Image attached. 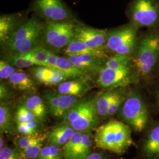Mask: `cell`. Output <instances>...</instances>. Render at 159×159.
Returning <instances> with one entry per match:
<instances>
[{
    "instance_id": "cell-1",
    "label": "cell",
    "mask_w": 159,
    "mask_h": 159,
    "mask_svg": "<svg viewBox=\"0 0 159 159\" xmlns=\"http://www.w3.org/2000/svg\"><path fill=\"white\" fill-rule=\"evenodd\" d=\"M96 148L121 156L134 145L130 126L119 120H110L97 128L94 136Z\"/></svg>"
},
{
    "instance_id": "cell-2",
    "label": "cell",
    "mask_w": 159,
    "mask_h": 159,
    "mask_svg": "<svg viewBox=\"0 0 159 159\" xmlns=\"http://www.w3.org/2000/svg\"><path fill=\"white\" fill-rule=\"evenodd\" d=\"M43 30L42 23L32 17L12 33L4 47L11 54H25L37 47Z\"/></svg>"
},
{
    "instance_id": "cell-3",
    "label": "cell",
    "mask_w": 159,
    "mask_h": 159,
    "mask_svg": "<svg viewBox=\"0 0 159 159\" xmlns=\"http://www.w3.org/2000/svg\"><path fill=\"white\" fill-rule=\"evenodd\" d=\"M118 113L122 121L137 132H142L148 125V108L142 97L137 91L127 95Z\"/></svg>"
},
{
    "instance_id": "cell-4",
    "label": "cell",
    "mask_w": 159,
    "mask_h": 159,
    "mask_svg": "<svg viewBox=\"0 0 159 159\" xmlns=\"http://www.w3.org/2000/svg\"><path fill=\"white\" fill-rule=\"evenodd\" d=\"M159 60V34L151 33L140 41L133 63L137 73L146 77L152 73Z\"/></svg>"
},
{
    "instance_id": "cell-5",
    "label": "cell",
    "mask_w": 159,
    "mask_h": 159,
    "mask_svg": "<svg viewBox=\"0 0 159 159\" xmlns=\"http://www.w3.org/2000/svg\"><path fill=\"white\" fill-rule=\"evenodd\" d=\"M134 27H152L159 24V0H134L130 8Z\"/></svg>"
},
{
    "instance_id": "cell-6",
    "label": "cell",
    "mask_w": 159,
    "mask_h": 159,
    "mask_svg": "<svg viewBox=\"0 0 159 159\" xmlns=\"http://www.w3.org/2000/svg\"><path fill=\"white\" fill-rule=\"evenodd\" d=\"M73 24L67 23H50L44 31L46 44L54 49L59 50L66 47L74 39V28Z\"/></svg>"
},
{
    "instance_id": "cell-7",
    "label": "cell",
    "mask_w": 159,
    "mask_h": 159,
    "mask_svg": "<svg viewBox=\"0 0 159 159\" xmlns=\"http://www.w3.org/2000/svg\"><path fill=\"white\" fill-rule=\"evenodd\" d=\"M136 81V77L130 67L113 69L104 67L99 73L98 84L110 90L127 86Z\"/></svg>"
},
{
    "instance_id": "cell-8",
    "label": "cell",
    "mask_w": 159,
    "mask_h": 159,
    "mask_svg": "<svg viewBox=\"0 0 159 159\" xmlns=\"http://www.w3.org/2000/svg\"><path fill=\"white\" fill-rule=\"evenodd\" d=\"M34 7L40 16L51 23L63 21L70 14L61 0H35Z\"/></svg>"
},
{
    "instance_id": "cell-9",
    "label": "cell",
    "mask_w": 159,
    "mask_h": 159,
    "mask_svg": "<svg viewBox=\"0 0 159 159\" xmlns=\"http://www.w3.org/2000/svg\"><path fill=\"white\" fill-rule=\"evenodd\" d=\"M108 34L104 30L92 29L85 27H75L74 30V39L84 43L89 47L104 51Z\"/></svg>"
},
{
    "instance_id": "cell-10",
    "label": "cell",
    "mask_w": 159,
    "mask_h": 159,
    "mask_svg": "<svg viewBox=\"0 0 159 159\" xmlns=\"http://www.w3.org/2000/svg\"><path fill=\"white\" fill-rule=\"evenodd\" d=\"M137 159H159V124L148 132L138 146Z\"/></svg>"
},
{
    "instance_id": "cell-11",
    "label": "cell",
    "mask_w": 159,
    "mask_h": 159,
    "mask_svg": "<svg viewBox=\"0 0 159 159\" xmlns=\"http://www.w3.org/2000/svg\"><path fill=\"white\" fill-rule=\"evenodd\" d=\"M136 39L135 27L125 26L108 34L106 49L114 52L129 41Z\"/></svg>"
},
{
    "instance_id": "cell-12",
    "label": "cell",
    "mask_w": 159,
    "mask_h": 159,
    "mask_svg": "<svg viewBox=\"0 0 159 159\" xmlns=\"http://www.w3.org/2000/svg\"><path fill=\"white\" fill-rule=\"evenodd\" d=\"M99 117L94 99V102L90 108L70 125L75 131L80 132L91 131L94 129L98 124Z\"/></svg>"
},
{
    "instance_id": "cell-13",
    "label": "cell",
    "mask_w": 159,
    "mask_h": 159,
    "mask_svg": "<svg viewBox=\"0 0 159 159\" xmlns=\"http://www.w3.org/2000/svg\"><path fill=\"white\" fill-rule=\"evenodd\" d=\"M74 132V129L71 125L63 123L49 131L47 134V139L49 144L63 148Z\"/></svg>"
},
{
    "instance_id": "cell-14",
    "label": "cell",
    "mask_w": 159,
    "mask_h": 159,
    "mask_svg": "<svg viewBox=\"0 0 159 159\" xmlns=\"http://www.w3.org/2000/svg\"><path fill=\"white\" fill-rule=\"evenodd\" d=\"M67 58L77 68L85 73L89 71L93 72L97 71H98L100 73L102 68V59L94 56L89 54L73 56H68Z\"/></svg>"
},
{
    "instance_id": "cell-15",
    "label": "cell",
    "mask_w": 159,
    "mask_h": 159,
    "mask_svg": "<svg viewBox=\"0 0 159 159\" xmlns=\"http://www.w3.org/2000/svg\"><path fill=\"white\" fill-rule=\"evenodd\" d=\"M64 52L68 56L89 54L102 59L106 58L107 56L105 51L97 50L91 48L85 45L82 41L75 39L71 40L68 43V45L65 47Z\"/></svg>"
},
{
    "instance_id": "cell-16",
    "label": "cell",
    "mask_w": 159,
    "mask_h": 159,
    "mask_svg": "<svg viewBox=\"0 0 159 159\" xmlns=\"http://www.w3.org/2000/svg\"><path fill=\"white\" fill-rule=\"evenodd\" d=\"M25 107L34 114L40 122L46 120L47 115V107L43 99L38 95H31L27 97L24 104Z\"/></svg>"
},
{
    "instance_id": "cell-17",
    "label": "cell",
    "mask_w": 159,
    "mask_h": 159,
    "mask_svg": "<svg viewBox=\"0 0 159 159\" xmlns=\"http://www.w3.org/2000/svg\"><path fill=\"white\" fill-rule=\"evenodd\" d=\"M11 85L16 89L21 91H35L37 84L26 73L20 71H16L8 79Z\"/></svg>"
},
{
    "instance_id": "cell-18",
    "label": "cell",
    "mask_w": 159,
    "mask_h": 159,
    "mask_svg": "<svg viewBox=\"0 0 159 159\" xmlns=\"http://www.w3.org/2000/svg\"><path fill=\"white\" fill-rule=\"evenodd\" d=\"M56 68L61 71L67 79L84 80L87 78L85 73L77 68L66 58L58 56Z\"/></svg>"
},
{
    "instance_id": "cell-19",
    "label": "cell",
    "mask_w": 159,
    "mask_h": 159,
    "mask_svg": "<svg viewBox=\"0 0 159 159\" xmlns=\"http://www.w3.org/2000/svg\"><path fill=\"white\" fill-rule=\"evenodd\" d=\"M94 136L91 131L83 132L82 138L74 150L71 159H85L93 152Z\"/></svg>"
},
{
    "instance_id": "cell-20",
    "label": "cell",
    "mask_w": 159,
    "mask_h": 159,
    "mask_svg": "<svg viewBox=\"0 0 159 159\" xmlns=\"http://www.w3.org/2000/svg\"><path fill=\"white\" fill-rule=\"evenodd\" d=\"M83 80L64 81L58 84L57 92L63 95L79 96L88 90V85Z\"/></svg>"
},
{
    "instance_id": "cell-21",
    "label": "cell",
    "mask_w": 159,
    "mask_h": 159,
    "mask_svg": "<svg viewBox=\"0 0 159 159\" xmlns=\"http://www.w3.org/2000/svg\"><path fill=\"white\" fill-rule=\"evenodd\" d=\"M94 101V99H80L79 101L77 102L73 107L70 108L63 116V123L70 125L72 122L77 119L83 114L90 108Z\"/></svg>"
},
{
    "instance_id": "cell-22",
    "label": "cell",
    "mask_w": 159,
    "mask_h": 159,
    "mask_svg": "<svg viewBox=\"0 0 159 159\" xmlns=\"http://www.w3.org/2000/svg\"><path fill=\"white\" fill-rule=\"evenodd\" d=\"M119 90H109L95 98L97 111L100 117H107L108 108Z\"/></svg>"
},
{
    "instance_id": "cell-23",
    "label": "cell",
    "mask_w": 159,
    "mask_h": 159,
    "mask_svg": "<svg viewBox=\"0 0 159 159\" xmlns=\"http://www.w3.org/2000/svg\"><path fill=\"white\" fill-rule=\"evenodd\" d=\"M0 131L1 133L8 134L15 131L11 108L4 102H1L0 105Z\"/></svg>"
},
{
    "instance_id": "cell-24",
    "label": "cell",
    "mask_w": 159,
    "mask_h": 159,
    "mask_svg": "<svg viewBox=\"0 0 159 159\" xmlns=\"http://www.w3.org/2000/svg\"><path fill=\"white\" fill-rule=\"evenodd\" d=\"M46 139L47 134L37 133L31 135L17 137L14 140V143L17 148L23 150L35 144L43 143Z\"/></svg>"
},
{
    "instance_id": "cell-25",
    "label": "cell",
    "mask_w": 159,
    "mask_h": 159,
    "mask_svg": "<svg viewBox=\"0 0 159 159\" xmlns=\"http://www.w3.org/2000/svg\"><path fill=\"white\" fill-rule=\"evenodd\" d=\"M50 51L42 47H36L25 54H18L20 56L34 62L35 66L47 67V60Z\"/></svg>"
},
{
    "instance_id": "cell-26",
    "label": "cell",
    "mask_w": 159,
    "mask_h": 159,
    "mask_svg": "<svg viewBox=\"0 0 159 159\" xmlns=\"http://www.w3.org/2000/svg\"><path fill=\"white\" fill-rule=\"evenodd\" d=\"M15 20L12 16H4L0 18V41L3 44L14 31Z\"/></svg>"
},
{
    "instance_id": "cell-27",
    "label": "cell",
    "mask_w": 159,
    "mask_h": 159,
    "mask_svg": "<svg viewBox=\"0 0 159 159\" xmlns=\"http://www.w3.org/2000/svg\"><path fill=\"white\" fill-rule=\"evenodd\" d=\"M58 110L57 117L63 118L68 110L80 100L79 96L71 95H63L58 93Z\"/></svg>"
},
{
    "instance_id": "cell-28",
    "label": "cell",
    "mask_w": 159,
    "mask_h": 159,
    "mask_svg": "<svg viewBox=\"0 0 159 159\" xmlns=\"http://www.w3.org/2000/svg\"><path fill=\"white\" fill-rule=\"evenodd\" d=\"M83 132L75 131L73 135L63 148L64 159H71L74 150L82 138Z\"/></svg>"
},
{
    "instance_id": "cell-29",
    "label": "cell",
    "mask_w": 159,
    "mask_h": 159,
    "mask_svg": "<svg viewBox=\"0 0 159 159\" xmlns=\"http://www.w3.org/2000/svg\"><path fill=\"white\" fill-rule=\"evenodd\" d=\"M37 159H64L63 148L49 144L43 148Z\"/></svg>"
},
{
    "instance_id": "cell-30",
    "label": "cell",
    "mask_w": 159,
    "mask_h": 159,
    "mask_svg": "<svg viewBox=\"0 0 159 159\" xmlns=\"http://www.w3.org/2000/svg\"><path fill=\"white\" fill-rule=\"evenodd\" d=\"M44 99L48 111L52 116L57 117L58 110V92L47 90L44 93Z\"/></svg>"
},
{
    "instance_id": "cell-31",
    "label": "cell",
    "mask_w": 159,
    "mask_h": 159,
    "mask_svg": "<svg viewBox=\"0 0 159 159\" xmlns=\"http://www.w3.org/2000/svg\"><path fill=\"white\" fill-rule=\"evenodd\" d=\"M131 58L127 56L115 54L106 63V67L113 69L129 67Z\"/></svg>"
},
{
    "instance_id": "cell-32",
    "label": "cell",
    "mask_w": 159,
    "mask_h": 159,
    "mask_svg": "<svg viewBox=\"0 0 159 159\" xmlns=\"http://www.w3.org/2000/svg\"><path fill=\"white\" fill-rule=\"evenodd\" d=\"M38 120L34 114L30 111L24 105L20 106L17 108L14 116L16 123H25L31 121ZM39 121V120H38Z\"/></svg>"
},
{
    "instance_id": "cell-33",
    "label": "cell",
    "mask_w": 159,
    "mask_h": 159,
    "mask_svg": "<svg viewBox=\"0 0 159 159\" xmlns=\"http://www.w3.org/2000/svg\"><path fill=\"white\" fill-rule=\"evenodd\" d=\"M51 70V68L47 67L36 66V67L31 68L30 71L34 79L46 84V82L50 77Z\"/></svg>"
},
{
    "instance_id": "cell-34",
    "label": "cell",
    "mask_w": 159,
    "mask_h": 159,
    "mask_svg": "<svg viewBox=\"0 0 159 159\" xmlns=\"http://www.w3.org/2000/svg\"><path fill=\"white\" fill-rule=\"evenodd\" d=\"M7 61L12 66H15L17 68H27L35 66L32 61L21 57L18 54H10V55L7 57Z\"/></svg>"
},
{
    "instance_id": "cell-35",
    "label": "cell",
    "mask_w": 159,
    "mask_h": 159,
    "mask_svg": "<svg viewBox=\"0 0 159 159\" xmlns=\"http://www.w3.org/2000/svg\"><path fill=\"white\" fill-rule=\"evenodd\" d=\"M0 159H24L21 150L15 147L5 146L0 150Z\"/></svg>"
},
{
    "instance_id": "cell-36",
    "label": "cell",
    "mask_w": 159,
    "mask_h": 159,
    "mask_svg": "<svg viewBox=\"0 0 159 159\" xmlns=\"http://www.w3.org/2000/svg\"><path fill=\"white\" fill-rule=\"evenodd\" d=\"M127 95L119 90L116 96L114 98L113 102L110 105L108 108L107 117H111L117 113L123 103L125 101Z\"/></svg>"
},
{
    "instance_id": "cell-37",
    "label": "cell",
    "mask_w": 159,
    "mask_h": 159,
    "mask_svg": "<svg viewBox=\"0 0 159 159\" xmlns=\"http://www.w3.org/2000/svg\"><path fill=\"white\" fill-rule=\"evenodd\" d=\"M43 143L31 146L25 149L21 150L24 159H37L43 148Z\"/></svg>"
},
{
    "instance_id": "cell-38",
    "label": "cell",
    "mask_w": 159,
    "mask_h": 159,
    "mask_svg": "<svg viewBox=\"0 0 159 159\" xmlns=\"http://www.w3.org/2000/svg\"><path fill=\"white\" fill-rule=\"evenodd\" d=\"M50 77L46 82V85H52L60 84L66 81L67 78L63 73L57 68H51Z\"/></svg>"
},
{
    "instance_id": "cell-39",
    "label": "cell",
    "mask_w": 159,
    "mask_h": 159,
    "mask_svg": "<svg viewBox=\"0 0 159 159\" xmlns=\"http://www.w3.org/2000/svg\"><path fill=\"white\" fill-rule=\"evenodd\" d=\"M16 71L15 68L7 61L3 60L0 61V78L1 80L8 79Z\"/></svg>"
},
{
    "instance_id": "cell-40",
    "label": "cell",
    "mask_w": 159,
    "mask_h": 159,
    "mask_svg": "<svg viewBox=\"0 0 159 159\" xmlns=\"http://www.w3.org/2000/svg\"><path fill=\"white\" fill-rule=\"evenodd\" d=\"M136 39L129 41L126 43L125 44L119 47L116 51L114 52L115 54H120V55H125L129 56L134 50V48L136 46Z\"/></svg>"
},
{
    "instance_id": "cell-41",
    "label": "cell",
    "mask_w": 159,
    "mask_h": 159,
    "mask_svg": "<svg viewBox=\"0 0 159 159\" xmlns=\"http://www.w3.org/2000/svg\"><path fill=\"white\" fill-rule=\"evenodd\" d=\"M113 155L115 154L97 148L85 159H116L114 158Z\"/></svg>"
},
{
    "instance_id": "cell-42",
    "label": "cell",
    "mask_w": 159,
    "mask_h": 159,
    "mask_svg": "<svg viewBox=\"0 0 159 159\" xmlns=\"http://www.w3.org/2000/svg\"><path fill=\"white\" fill-rule=\"evenodd\" d=\"M12 97L11 90L4 83L0 84V99L1 102H4L9 100Z\"/></svg>"
},
{
    "instance_id": "cell-43",
    "label": "cell",
    "mask_w": 159,
    "mask_h": 159,
    "mask_svg": "<svg viewBox=\"0 0 159 159\" xmlns=\"http://www.w3.org/2000/svg\"><path fill=\"white\" fill-rule=\"evenodd\" d=\"M17 129L23 136H28L34 134L33 131L31 130L25 123H17Z\"/></svg>"
},
{
    "instance_id": "cell-44",
    "label": "cell",
    "mask_w": 159,
    "mask_h": 159,
    "mask_svg": "<svg viewBox=\"0 0 159 159\" xmlns=\"http://www.w3.org/2000/svg\"><path fill=\"white\" fill-rule=\"evenodd\" d=\"M58 56L51 51L49 53L48 57L47 60V67L50 68H56Z\"/></svg>"
},
{
    "instance_id": "cell-45",
    "label": "cell",
    "mask_w": 159,
    "mask_h": 159,
    "mask_svg": "<svg viewBox=\"0 0 159 159\" xmlns=\"http://www.w3.org/2000/svg\"><path fill=\"white\" fill-rule=\"evenodd\" d=\"M153 96L156 104L159 108V82L154 86Z\"/></svg>"
},
{
    "instance_id": "cell-46",
    "label": "cell",
    "mask_w": 159,
    "mask_h": 159,
    "mask_svg": "<svg viewBox=\"0 0 159 159\" xmlns=\"http://www.w3.org/2000/svg\"><path fill=\"white\" fill-rule=\"evenodd\" d=\"M0 150L2 149V148H4V138L2 136V134L1 133V137H0Z\"/></svg>"
}]
</instances>
